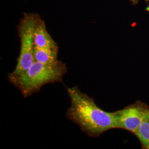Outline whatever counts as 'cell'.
<instances>
[{
  "label": "cell",
  "mask_w": 149,
  "mask_h": 149,
  "mask_svg": "<svg viewBox=\"0 0 149 149\" xmlns=\"http://www.w3.org/2000/svg\"><path fill=\"white\" fill-rule=\"evenodd\" d=\"M71 106L66 113L70 120L91 137H98L112 129H117L114 112L102 110L94 100L77 87H68Z\"/></svg>",
  "instance_id": "obj_1"
},
{
  "label": "cell",
  "mask_w": 149,
  "mask_h": 149,
  "mask_svg": "<svg viewBox=\"0 0 149 149\" xmlns=\"http://www.w3.org/2000/svg\"><path fill=\"white\" fill-rule=\"evenodd\" d=\"M67 72L66 64L61 61L50 64L34 61L23 73L16 77L8 76V79L24 97H28L47 84L62 82L63 77Z\"/></svg>",
  "instance_id": "obj_2"
},
{
  "label": "cell",
  "mask_w": 149,
  "mask_h": 149,
  "mask_svg": "<svg viewBox=\"0 0 149 149\" xmlns=\"http://www.w3.org/2000/svg\"><path fill=\"white\" fill-rule=\"evenodd\" d=\"M40 17L37 14L24 13L18 27V35L21 40V49L17 64L15 70L8 76L16 77L23 73L34 62L35 28Z\"/></svg>",
  "instance_id": "obj_3"
},
{
  "label": "cell",
  "mask_w": 149,
  "mask_h": 149,
  "mask_svg": "<svg viewBox=\"0 0 149 149\" xmlns=\"http://www.w3.org/2000/svg\"><path fill=\"white\" fill-rule=\"evenodd\" d=\"M116 127L134 134L144 120L149 116V106L138 101L114 112Z\"/></svg>",
  "instance_id": "obj_4"
},
{
  "label": "cell",
  "mask_w": 149,
  "mask_h": 149,
  "mask_svg": "<svg viewBox=\"0 0 149 149\" xmlns=\"http://www.w3.org/2000/svg\"><path fill=\"white\" fill-rule=\"evenodd\" d=\"M35 47L38 48L58 50L59 47L48 32L45 22L40 17L38 19L34 34Z\"/></svg>",
  "instance_id": "obj_5"
},
{
  "label": "cell",
  "mask_w": 149,
  "mask_h": 149,
  "mask_svg": "<svg viewBox=\"0 0 149 149\" xmlns=\"http://www.w3.org/2000/svg\"><path fill=\"white\" fill-rule=\"evenodd\" d=\"M58 50L45 49L35 47L34 60L43 64H53L58 61Z\"/></svg>",
  "instance_id": "obj_6"
},
{
  "label": "cell",
  "mask_w": 149,
  "mask_h": 149,
  "mask_svg": "<svg viewBox=\"0 0 149 149\" xmlns=\"http://www.w3.org/2000/svg\"><path fill=\"white\" fill-rule=\"evenodd\" d=\"M140 141L142 148L149 149V116L134 134Z\"/></svg>",
  "instance_id": "obj_7"
},
{
  "label": "cell",
  "mask_w": 149,
  "mask_h": 149,
  "mask_svg": "<svg viewBox=\"0 0 149 149\" xmlns=\"http://www.w3.org/2000/svg\"><path fill=\"white\" fill-rule=\"evenodd\" d=\"M145 1L146 2L149 1V0H145ZM130 2L133 5H137L138 4L139 1L138 0H130Z\"/></svg>",
  "instance_id": "obj_8"
}]
</instances>
